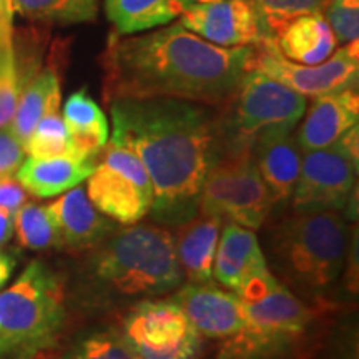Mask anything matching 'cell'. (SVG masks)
Masks as SVG:
<instances>
[{
	"label": "cell",
	"instance_id": "1",
	"mask_svg": "<svg viewBox=\"0 0 359 359\" xmlns=\"http://www.w3.org/2000/svg\"><path fill=\"white\" fill-rule=\"evenodd\" d=\"M109 109V142L128 148L145 167L155 222L178 226L195 217L206 173L228 151L222 109L178 98L115 100Z\"/></svg>",
	"mask_w": 359,
	"mask_h": 359
},
{
	"label": "cell",
	"instance_id": "2",
	"mask_svg": "<svg viewBox=\"0 0 359 359\" xmlns=\"http://www.w3.org/2000/svg\"><path fill=\"white\" fill-rule=\"evenodd\" d=\"M253 57L255 45L218 47L180 22L137 35L111 32L100 57L103 100L178 98L223 109Z\"/></svg>",
	"mask_w": 359,
	"mask_h": 359
},
{
	"label": "cell",
	"instance_id": "3",
	"mask_svg": "<svg viewBox=\"0 0 359 359\" xmlns=\"http://www.w3.org/2000/svg\"><path fill=\"white\" fill-rule=\"evenodd\" d=\"M173 235L156 224H128L87 251L77 296L83 308L122 313L143 299L175 293L183 285Z\"/></svg>",
	"mask_w": 359,
	"mask_h": 359
},
{
	"label": "cell",
	"instance_id": "4",
	"mask_svg": "<svg viewBox=\"0 0 359 359\" xmlns=\"http://www.w3.org/2000/svg\"><path fill=\"white\" fill-rule=\"evenodd\" d=\"M266 248L286 288L320 298L344 269L348 226L338 212L294 213L269 226Z\"/></svg>",
	"mask_w": 359,
	"mask_h": 359
},
{
	"label": "cell",
	"instance_id": "5",
	"mask_svg": "<svg viewBox=\"0 0 359 359\" xmlns=\"http://www.w3.org/2000/svg\"><path fill=\"white\" fill-rule=\"evenodd\" d=\"M235 294L243 303L246 325L223 341L218 359H290L308 334L314 308L286 288L268 266L251 275Z\"/></svg>",
	"mask_w": 359,
	"mask_h": 359
},
{
	"label": "cell",
	"instance_id": "6",
	"mask_svg": "<svg viewBox=\"0 0 359 359\" xmlns=\"http://www.w3.org/2000/svg\"><path fill=\"white\" fill-rule=\"evenodd\" d=\"M67 323L65 285L34 259L0 293V359H40L57 348Z\"/></svg>",
	"mask_w": 359,
	"mask_h": 359
},
{
	"label": "cell",
	"instance_id": "7",
	"mask_svg": "<svg viewBox=\"0 0 359 359\" xmlns=\"http://www.w3.org/2000/svg\"><path fill=\"white\" fill-rule=\"evenodd\" d=\"M304 110L306 97L263 72L248 70L235 95L222 109L228 151L253 147L264 133L294 132Z\"/></svg>",
	"mask_w": 359,
	"mask_h": 359
},
{
	"label": "cell",
	"instance_id": "8",
	"mask_svg": "<svg viewBox=\"0 0 359 359\" xmlns=\"http://www.w3.org/2000/svg\"><path fill=\"white\" fill-rule=\"evenodd\" d=\"M271 208V198L255 163L253 147L224 151L215 160L201 187L198 212L258 230Z\"/></svg>",
	"mask_w": 359,
	"mask_h": 359
},
{
	"label": "cell",
	"instance_id": "9",
	"mask_svg": "<svg viewBox=\"0 0 359 359\" xmlns=\"http://www.w3.org/2000/svg\"><path fill=\"white\" fill-rule=\"evenodd\" d=\"M358 125L333 145L303 151L302 170L291 196L294 213L339 212L356 191Z\"/></svg>",
	"mask_w": 359,
	"mask_h": 359
},
{
	"label": "cell",
	"instance_id": "10",
	"mask_svg": "<svg viewBox=\"0 0 359 359\" xmlns=\"http://www.w3.org/2000/svg\"><path fill=\"white\" fill-rule=\"evenodd\" d=\"M115 326L138 359H200L203 354V336L173 299L135 303Z\"/></svg>",
	"mask_w": 359,
	"mask_h": 359
},
{
	"label": "cell",
	"instance_id": "11",
	"mask_svg": "<svg viewBox=\"0 0 359 359\" xmlns=\"http://www.w3.org/2000/svg\"><path fill=\"white\" fill-rule=\"evenodd\" d=\"M87 180L90 201L111 222L128 226L150 213L154 187L142 161L128 148L107 142Z\"/></svg>",
	"mask_w": 359,
	"mask_h": 359
},
{
	"label": "cell",
	"instance_id": "12",
	"mask_svg": "<svg viewBox=\"0 0 359 359\" xmlns=\"http://www.w3.org/2000/svg\"><path fill=\"white\" fill-rule=\"evenodd\" d=\"M303 97H321L341 90L358 88L359 40L341 45L318 65H299L285 58L273 39L255 45L253 67Z\"/></svg>",
	"mask_w": 359,
	"mask_h": 359
},
{
	"label": "cell",
	"instance_id": "13",
	"mask_svg": "<svg viewBox=\"0 0 359 359\" xmlns=\"http://www.w3.org/2000/svg\"><path fill=\"white\" fill-rule=\"evenodd\" d=\"M178 22L190 32L218 47H246L271 39L262 13L251 0L188 4Z\"/></svg>",
	"mask_w": 359,
	"mask_h": 359
},
{
	"label": "cell",
	"instance_id": "14",
	"mask_svg": "<svg viewBox=\"0 0 359 359\" xmlns=\"http://www.w3.org/2000/svg\"><path fill=\"white\" fill-rule=\"evenodd\" d=\"M173 302L206 339L226 341L240 334L246 325V313L240 298L212 281H188L175 291Z\"/></svg>",
	"mask_w": 359,
	"mask_h": 359
},
{
	"label": "cell",
	"instance_id": "15",
	"mask_svg": "<svg viewBox=\"0 0 359 359\" xmlns=\"http://www.w3.org/2000/svg\"><path fill=\"white\" fill-rule=\"evenodd\" d=\"M294 138L302 151L333 145L359 120L358 88L341 90L313 98Z\"/></svg>",
	"mask_w": 359,
	"mask_h": 359
},
{
	"label": "cell",
	"instance_id": "16",
	"mask_svg": "<svg viewBox=\"0 0 359 359\" xmlns=\"http://www.w3.org/2000/svg\"><path fill=\"white\" fill-rule=\"evenodd\" d=\"M48 208L60 231L62 248L72 253H87L118 228L98 212L82 187L65 191L60 198L48 203Z\"/></svg>",
	"mask_w": 359,
	"mask_h": 359
},
{
	"label": "cell",
	"instance_id": "17",
	"mask_svg": "<svg viewBox=\"0 0 359 359\" xmlns=\"http://www.w3.org/2000/svg\"><path fill=\"white\" fill-rule=\"evenodd\" d=\"M253 156L273 206L291 201L303 160L293 132H271L258 137L253 143Z\"/></svg>",
	"mask_w": 359,
	"mask_h": 359
},
{
	"label": "cell",
	"instance_id": "18",
	"mask_svg": "<svg viewBox=\"0 0 359 359\" xmlns=\"http://www.w3.org/2000/svg\"><path fill=\"white\" fill-rule=\"evenodd\" d=\"M222 223L223 219L217 215L198 212L177 226V235L173 236L175 253L183 276L190 283L212 280Z\"/></svg>",
	"mask_w": 359,
	"mask_h": 359
},
{
	"label": "cell",
	"instance_id": "19",
	"mask_svg": "<svg viewBox=\"0 0 359 359\" xmlns=\"http://www.w3.org/2000/svg\"><path fill=\"white\" fill-rule=\"evenodd\" d=\"M266 266L255 230L233 222L224 223L213 262V276L219 285L236 291L251 275Z\"/></svg>",
	"mask_w": 359,
	"mask_h": 359
},
{
	"label": "cell",
	"instance_id": "20",
	"mask_svg": "<svg viewBox=\"0 0 359 359\" xmlns=\"http://www.w3.org/2000/svg\"><path fill=\"white\" fill-rule=\"evenodd\" d=\"M273 42L285 58L299 65H318L338 48L333 30L323 13H308L283 24Z\"/></svg>",
	"mask_w": 359,
	"mask_h": 359
},
{
	"label": "cell",
	"instance_id": "21",
	"mask_svg": "<svg viewBox=\"0 0 359 359\" xmlns=\"http://www.w3.org/2000/svg\"><path fill=\"white\" fill-rule=\"evenodd\" d=\"M95 168V158H29L17 172V180L24 188L39 198H50L79 187Z\"/></svg>",
	"mask_w": 359,
	"mask_h": 359
},
{
	"label": "cell",
	"instance_id": "22",
	"mask_svg": "<svg viewBox=\"0 0 359 359\" xmlns=\"http://www.w3.org/2000/svg\"><path fill=\"white\" fill-rule=\"evenodd\" d=\"M64 122L79 158H95L110 138L107 115L85 88L72 93L65 102Z\"/></svg>",
	"mask_w": 359,
	"mask_h": 359
},
{
	"label": "cell",
	"instance_id": "23",
	"mask_svg": "<svg viewBox=\"0 0 359 359\" xmlns=\"http://www.w3.org/2000/svg\"><path fill=\"white\" fill-rule=\"evenodd\" d=\"M60 100V79L55 67H47L27 80L11 123L12 132L24 147L40 120L58 111Z\"/></svg>",
	"mask_w": 359,
	"mask_h": 359
},
{
	"label": "cell",
	"instance_id": "24",
	"mask_svg": "<svg viewBox=\"0 0 359 359\" xmlns=\"http://www.w3.org/2000/svg\"><path fill=\"white\" fill-rule=\"evenodd\" d=\"M107 19L116 35H137L172 24L187 7L185 0H105Z\"/></svg>",
	"mask_w": 359,
	"mask_h": 359
},
{
	"label": "cell",
	"instance_id": "25",
	"mask_svg": "<svg viewBox=\"0 0 359 359\" xmlns=\"http://www.w3.org/2000/svg\"><path fill=\"white\" fill-rule=\"evenodd\" d=\"M13 13L43 24H85L93 22L100 0H8Z\"/></svg>",
	"mask_w": 359,
	"mask_h": 359
},
{
	"label": "cell",
	"instance_id": "26",
	"mask_svg": "<svg viewBox=\"0 0 359 359\" xmlns=\"http://www.w3.org/2000/svg\"><path fill=\"white\" fill-rule=\"evenodd\" d=\"M13 231L20 246L32 251L62 248L60 231L48 205L27 201L13 217Z\"/></svg>",
	"mask_w": 359,
	"mask_h": 359
},
{
	"label": "cell",
	"instance_id": "27",
	"mask_svg": "<svg viewBox=\"0 0 359 359\" xmlns=\"http://www.w3.org/2000/svg\"><path fill=\"white\" fill-rule=\"evenodd\" d=\"M60 359H138L116 326H95L70 341Z\"/></svg>",
	"mask_w": 359,
	"mask_h": 359
},
{
	"label": "cell",
	"instance_id": "28",
	"mask_svg": "<svg viewBox=\"0 0 359 359\" xmlns=\"http://www.w3.org/2000/svg\"><path fill=\"white\" fill-rule=\"evenodd\" d=\"M24 85L11 25L0 30V128L12 123Z\"/></svg>",
	"mask_w": 359,
	"mask_h": 359
},
{
	"label": "cell",
	"instance_id": "29",
	"mask_svg": "<svg viewBox=\"0 0 359 359\" xmlns=\"http://www.w3.org/2000/svg\"><path fill=\"white\" fill-rule=\"evenodd\" d=\"M25 154L32 158H58V156H75L64 116L58 111L43 116L34 128L25 143Z\"/></svg>",
	"mask_w": 359,
	"mask_h": 359
},
{
	"label": "cell",
	"instance_id": "30",
	"mask_svg": "<svg viewBox=\"0 0 359 359\" xmlns=\"http://www.w3.org/2000/svg\"><path fill=\"white\" fill-rule=\"evenodd\" d=\"M262 13L269 34L276 32L286 22L308 13H323L330 0H251Z\"/></svg>",
	"mask_w": 359,
	"mask_h": 359
},
{
	"label": "cell",
	"instance_id": "31",
	"mask_svg": "<svg viewBox=\"0 0 359 359\" xmlns=\"http://www.w3.org/2000/svg\"><path fill=\"white\" fill-rule=\"evenodd\" d=\"M323 15L339 45L359 39V0H330Z\"/></svg>",
	"mask_w": 359,
	"mask_h": 359
},
{
	"label": "cell",
	"instance_id": "32",
	"mask_svg": "<svg viewBox=\"0 0 359 359\" xmlns=\"http://www.w3.org/2000/svg\"><path fill=\"white\" fill-rule=\"evenodd\" d=\"M25 155L24 143L15 137L11 125L0 128V178L15 177Z\"/></svg>",
	"mask_w": 359,
	"mask_h": 359
},
{
	"label": "cell",
	"instance_id": "33",
	"mask_svg": "<svg viewBox=\"0 0 359 359\" xmlns=\"http://www.w3.org/2000/svg\"><path fill=\"white\" fill-rule=\"evenodd\" d=\"M29 201V191L17 178H0V208L15 215Z\"/></svg>",
	"mask_w": 359,
	"mask_h": 359
},
{
	"label": "cell",
	"instance_id": "34",
	"mask_svg": "<svg viewBox=\"0 0 359 359\" xmlns=\"http://www.w3.org/2000/svg\"><path fill=\"white\" fill-rule=\"evenodd\" d=\"M15 264H17L15 255L0 250V288H2V286L8 281L13 268H15Z\"/></svg>",
	"mask_w": 359,
	"mask_h": 359
},
{
	"label": "cell",
	"instance_id": "35",
	"mask_svg": "<svg viewBox=\"0 0 359 359\" xmlns=\"http://www.w3.org/2000/svg\"><path fill=\"white\" fill-rule=\"evenodd\" d=\"M12 15L13 12L8 0H0V30L12 25Z\"/></svg>",
	"mask_w": 359,
	"mask_h": 359
},
{
	"label": "cell",
	"instance_id": "36",
	"mask_svg": "<svg viewBox=\"0 0 359 359\" xmlns=\"http://www.w3.org/2000/svg\"><path fill=\"white\" fill-rule=\"evenodd\" d=\"M187 6L188 4H212V2H218V0H185Z\"/></svg>",
	"mask_w": 359,
	"mask_h": 359
}]
</instances>
